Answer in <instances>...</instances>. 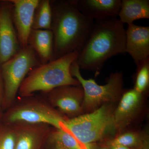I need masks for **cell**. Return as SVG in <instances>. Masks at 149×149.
<instances>
[{
	"label": "cell",
	"mask_w": 149,
	"mask_h": 149,
	"mask_svg": "<svg viewBox=\"0 0 149 149\" xmlns=\"http://www.w3.org/2000/svg\"><path fill=\"white\" fill-rule=\"evenodd\" d=\"M125 29L118 17L95 20L78 52L80 70L98 74L112 57L125 53Z\"/></svg>",
	"instance_id": "1"
},
{
	"label": "cell",
	"mask_w": 149,
	"mask_h": 149,
	"mask_svg": "<svg viewBox=\"0 0 149 149\" xmlns=\"http://www.w3.org/2000/svg\"><path fill=\"white\" fill-rule=\"evenodd\" d=\"M51 5L54 60L78 52L95 21L83 15L72 0L52 1Z\"/></svg>",
	"instance_id": "2"
},
{
	"label": "cell",
	"mask_w": 149,
	"mask_h": 149,
	"mask_svg": "<svg viewBox=\"0 0 149 149\" xmlns=\"http://www.w3.org/2000/svg\"><path fill=\"white\" fill-rule=\"evenodd\" d=\"M77 55L78 52H73L33 68L20 85L19 97H29L37 92L44 94L61 86L80 85L70 71Z\"/></svg>",
	"instance_id": "3"
},
{
	"label": "cell",
	"mask_w": 149,
	"mask_h": 149,
	"mask_svg": "<svg viewBox=\"0 0 149 149\" xmlns=\"http://www.w3.org/2000/svg\"><path fill=\"white\" fill-rule=\"evenodd\" d=\"M114 110L112 104H106L91 112L68 118L60 127L83 145L109 141L114 139L118 131Z\"/></svg>",
	"instance_id": "4"
},
{
	"label": "cell",
	"mask_w": 149,
	"mask_h": 149,
	"mask_svg": "<svg viewBox=\"0 0 149 149\" xmlns=\"http://www.w3.org/2000/svg\"><path fill=\"white\" fill-rule=\"evenodd\" d=\"M68 118L52 106L46 99L33 95L16 99L4 111L2 122L9 124L19 122L45 123L61 128V123Z\"/></svg>",
	"instance_id": "5"
},
{
	"label": "cell",
	"mask_w": 149,
	"mask_h": 149,
	"mask_svg": "<svg viewBox=\"0 0 149 149\" xmlns=\"http://www.w3.org/2000/svg\"><path fill=\"white\" fill-rule=\"evenodd\" d=\"M75 61L70 67V73L78 81L83 89V112H91L103 105L112 104L120 98L123 91L122 72L112 73L106 84L100 85L93 79H85Z\"/></svg>",
	"instance_id": "6"
},
{
	"label": "cell",
	"mask_w": 149,
	"mask_h": 149,
	"mask_svg": "<svg viewBox=\"0 0 149 149\" xmlns=\"http://www.w3.org/2000/svg\"><path fill=\"white\" fill-rule=\"evenodd\" d=\"M41 64L36 53L28 45L0 66L4 88L3 111L15 102L20 85L28 73Z\"/></svg>",
	"instance_id": "7"
},
{
	"label": "cell",
	"mask_w": 149,
	"mask_h": 149,
	"mask_svg": "<svg viewBox=\"0 0 149 149\" xmlns=\"http://www.w3.org/2000/svg\"><path fill=\"white\" fill-rule=\"evenodd\" d=\"M44 94L49 103L68 118L83 114L84 93L80 85L61 86Z\"/></svg>",
	"instance_id": "8"
},
{
	"label": "cell",
	"mask_w": 149,
	"mask_h": 149,
	"mask_svg": "<svg viewBox=\"0 0 149 149\" xmlns=\"http://www.w3.org/2000/svg\"><path fill=\"white\" fill-rule=\"evenodd\" d=\"M12 5L9 1L2 2L0 6V66L21 49L13 21Z\"/></svg>",
	"instance_id": "9"
},
{
	"label": "cell",
	"mask_w": 149,
	"mask_h": 149,
	"mask_svg": "<svg viewBox=\"0 0 149 149\" xmlns=\"http://www.w3.org/2000/svg\"><path fill=\"white\" fill-rule=\"evenodd\" d=\"M13 21L21 49L28 45L35 10L40 0H11Z\"/></svg>",
	"instance_id": "10"
},
{
	"label": "cell",
	"mask_w": 149,
	"mask_h": 149,
	"mask_svg": "<svg viewBox=\"0 0 149 149\" xmlns=\"http://www.w3.org/2000/svg\"><path fill=\"white\" fill-rule=\"evenodd\" d=\"M15 133L14 149H43L52 126L45 123L12 124Z\"/></svg>",
	"instance_id": "11"
},
{
	"label": "cell",
	"mask_w": 149,
	"mask_h": 149,
	"mask_svg": "<svg viewBox=\"0 0 149 149\" xmlns=\"http://www.w3.org/2000/svg\"><path fill=\"white\" fill-rule=\"evenodd\" d=\"M125 35V53L137 67L149 59V27L128 24Z\"/></svg>",
	"instance_id": "12"
},
{
	"label": "cell",
	"mask_w": 149,
	"mask_h": 149,
	"mask_svg": "<svg viewBox=\"0 0 149 149\" xmlns=\"http://www.w3.org/2000/svg\"><path fill=\"white\" fill-rule=\"evenodd\" d=\"M83 15L94 20L118 17L121 0H72Z\"/></svg>",
	"instance_id": "13"
},
{
	"label": "cell",
	"mask_w": 149,
	"mask_h": 149,
	"mask_svg": "<svg viewBox=\"0 0 149 149\" xmlns=\"http://www.w3.org/2000/svg\"><path fill=\"white\" fill-rule=\"evenodd\" d=\"M122 95L120 102L114 111L115 121L118 131L129 125L138 114L143 94L133 88Z\"/></svg>",
	"instance_id": "14"
},
{
	"label": "cell",
	"mask_w": 149,
	"mask_h": 149,
	"mask_svg": "<svg viewBox=\"0 0 149 149\" xmlns=\"http://www.w3.org/2000/svg\"><path fill=\"white\" fill-rule=\"evenodd\" d=\"M28 45L39 57L42 64L52 60L54 37L52 30L32 29L29 35Z\"/></svg>",
	"instance_id": "15"
},
{
	"label": "cell",
	"mask_w": 149,
	"mask_h": 149,
	"mask_svg": "<svg viewBox=\"0 0 149 149\" xmlns=\"http://www.w3.org/2000/svg\"><path fill=\"white\" fill-rule=\"evenodd\" d=\"M118 19L123 24L137 19H149V0H121Z\"/></svg>",
	"instance_id": "16"
},
{
	"label": "cell",
	"mask_w": 149,
	"mask_h": 149,
	"mask_svg": "<svg viewBox=\"0 0 149 149\" xmlns=\"http://www.w3.org/2000/svg\"><path fill=\"white\" fill-rule=\"evenodd\" d=\"M45 147L47 149H86L85 145L68 131L52 127L48 134Z\"/></svg>",
	"instance_id": "17"
},
{
	"label": "cell",
	"mask_w": 149,
	"mask_h": 149,
	"mask_svg": "<svg viewBox=\"0 0 149 149\" xmlns=\"http://www.w3.org/2000/svg\"><path fill=\"white\" fill-rule=\"evenodd\" d=\"M109 141L130 149H149L148 135L146 133L126 132Z\"/></svg>",
	"instance_id": "18"
},
{
	"label": "cell",
	"mask_w": 149,
	"mask_h": 149,
	"mask_svg": "<svg viewBox=\"0 0 149 149\" xmlns=\"http://www.w3.org/2000/svg\"><path fill=\"white\" fill-rule=\"evenodd\" d=\"M52 22L51 1H40L34 14L32 29L51 30Z\"/></svg>",
	"instance_id": "19"
},
{
	"label": "cell",
	"mask_w": 149,
	"mask_h": 149,
	"mask_svg": "<svg viewBox=\"0 0 149 149\" xmlns=\"http://www.w3.org/2000/svg\"><path fill=\"white\" fill-rule=\"evenodd\" d=\"M149 85V59L137 67L134 89L144 94Z\"/></svg>",
	"instance_id": "20"
},
{
	"label": "cell",
	"mask_w": 149,
	"mask_h": 149,
	"mask_svg": "<svg viewBox=\"0 0 149 149\" xmlns=\"http://www.w3.org/2000/svg\"><path fill=\"white\" fill-rule=\"evenodd\" d=\"M15 133L13 125L0 123V149H14Z\"/></svg>",
	"instance_id": "21"
},
{
	"label": "cell",
	"mask_w": 149,
	"mask_h": 149,
	"mask_svg": "<svg viewBox=\"0 0 149 149\" xmlns=\"http://www.w3.org/2000/svg\"><path fill=\"white\" fill-rule=\"evenodd\" d=\"M103 144L109 149H130L120 144L113 143L109 141H105Z\"/></svg>",
	"instance_id": "22"
},
{
	"label": "cell",
	"mask_w": 149,
	"mask_h": 149,
	"mask_svg": "<svg viewBox=\"0 0 149 149\" xmlns=\"http://www.w3.org/2000/svg\"><path fill=\"white\" fill-rule=\"evenodd\" d=\"M84 145L86 149H109L103 144L93 143Z\"/></svg>",
	"instance_id": "23"
},
{
	"label": "cell",
	"mask_w": 149,
	"mask_h": 149,
	"mask_svg": "<svg viewBox=\"0 0 149 149\" xmlns=\"http://www.w3.org/2000/svg\"><path fill=\"white\" fill-rule=\"evenodd\" d=\"M4 97V88L3 81L0 75V108L2 109V105Z\"/></svg>",
	"instance_id": "24"
},
{
	"label": "cell",
	"mask_w": 149,
	"mask_h": 149,
	"mask_svg": "<svg viewBox=\"0 0 149 149\" xmlns=\"http://www.w3.org/2000/svg\"><path fill=\"white\" fill-rule=\"evenodd\" d=\"M3 110L2 109L0 108V123L2 122L3 116Z\"/></svg>",
	"instance_id": "25"
}]
</instances>
